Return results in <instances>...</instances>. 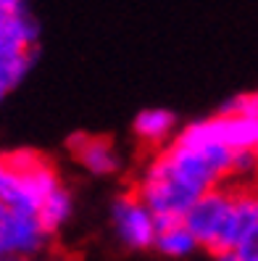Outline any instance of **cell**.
<instances>
[{
  "mask_svg": "<svg viewBox=\"0 0 258 261\" xmlns=\"http://www.w3.org/2000/svg\"><path fill=\"white\" fill-rule=\"evenodd\" d=\"M253 172H255V148L232 150L230 177H253Z\"/></svg>",
  "mask_w": 258,
  "mask_h": 261,
  "instance_id": "11",
  "label": "cell"
},
{
  "mask_svg": "<svg viewBox=\"0 0 258 261\" xmlns=\"http://www.w3.org/2000/svg\"><path fill=\"white\" fill-rule=\"evenodd\" d=\"M6 16H8V11H3V8H0V27L6 24Z\"/></svg>",
  "mask_w": 258,
  "mask_h": 261,
  "instance_id": "16",
  "label": "cell"
},
{
  "mask_svg": "<svg viewBox=\"0 0 258 261\" xmlns=\"http://www.w3.org/2000/svg\"><path fill=\"white\" fill-rule=\"evenodd\" d=\"M24 261H29V258H24Z\"/></svg>",
  "mask_w": 258,
  "mask_h": 261,
  "instance_id": "19",
  "label": "cell"
},
{
  "mask_svg": "<svg viewBox=\"0 0 258 261\" xmlns=\"http://www.w3.org/2000/svg\"><path fill=\"white\" fill-rule=\"evenodd\" d=\"M200 135L211 137L232 150L240 148H255L258 143V116H235V114H219L203 121H195Z\"/></svg>",
  "mask_w": 258,
  "mask_h": 261,
  "instance_id": "5",
  "label": "cell"
},
{
  "mask_svg": "<svg viewBox=\"0 0 258 261\" xmlns=\"http://www.w3.org/2000/svg\"><path fill=\"white\" fill-rule=\"evenodd\" d=\"M3 98H6V90H3V87H0V103H3Z\"/></svg>",
  "mask_w": 258,
  "mask_h": 261,
  "instance_id": "17",
  "label": "cell"
},
{
  "mask_svg": "<svg viewBox=\"0 0 258 261\" xmlns=\"http://www.w3.org/2000/svg\"><path fill=\"white\" fill-rule=\"evenodd\" d=\"M48 238L50 235L40 227L37 217L11 211L8 206L0 203V245H3L8 258L37 256L45 248Z\"/></svg>",
  "mask_w": 258,
  "mask_h": 261,
  "instance_id": "3",
  "label": "cell"
},
{
  "mask_svg": "<svg viewBox=\"0 0 258 261\" xmlns=\"http://www.w3.org/2000/svg\"><path fill=\"white\" fill-rule=\"evenodd\" d=\"M35 61H37V48L16 50V48L0 45V87H3L6 93L13 87H19V82L29 74Z\"/></svg>",
  "mask_w": 258,
  "mask_h": 261,
  "instance_id": "10",
  "label": "cell"
},
{
  "mask_svg": "<svg viewBox=\"0 0 258 261\" xmlns=\"http://www.w3.org/2000/svg\"><path fill=\"white\" fill-rule=\"evenodd\" d=\"M3 261H16V258H3Z\"/></svg>",
  "mask_w": 258,
  "mask_h": 261,
  "instance_id": "18",
  "label": "cell"
},
{
  "mask_svg": "<svg viewBox=\"0 0 258 261\" xmlns=\"http://www.w3.org/2000/svg\"><path fill=\"white\" fill-rule=\"evenodd\" d=\"M232 253H235L237 261H258V232L242 238L232 248Z\"/></svg>",
  "mask_w": 258,
  "mask_h": 261,
  "instance_id": "13",
  "label": "cell"
},
{
  "mask_svg": "<svg viewBox=\"0 0 258 261\" xmlns=\"http://www.w3.org/2000/svg\"><path fill=\"white\" fill-rule=\"evenodd\" d=\"M134 135L140 143L163 145L177 129V116L169 109H145L134 119Z\"/></svg>",
  "mask_w": 258,
  "mask_h": 261,
  "instance_id": "8",
  "label": "cell"
},
{
  "mask_svg": "<svg viewBox=\"0 0 258 261\" xmlns=\"http://www.w3.org/2000/svg\"><path fill=\"white\" fill-rule=\"evenodd\" d=\"M71 214H74V198H71V193L61 185H58L42 198V203H40V208H37V222H40V227L45 229L48 235H55L61 227H64L69 219H71Z\"/></svg>",
  "mask_w": 258,
  "mask_h": 261,
  "instance_id": "7",
  "label": "cell"
},
{
  "mask_svg": "<svg viewBox=\"0 0 258 261\" xmlns=\"http://www.w3.org/2000/svg\"><path fill=\"white\" fill-rule=\"evenodd\" d=\"M255 232H258V201H255V195L248 188H235L230 214H226V219H224L221 235L216 240V248L211 253L232 251L242 238L255 235Z\"/></svg>",
  "mask_w": 258,
  "mask_h": 261,
  "instance_id": "4",
  "label": "cell"
},
{
  "mask_svg": "<svg viewBox=\"0 0 258 261\" xmlns=\"http://www.w3.org/2000/svg\"><path fill=\"white\" fill-rule=\"evenodd\" d=\"M71 153L77 164H82L90 174L95 177H111L121 169V156L111 140L105 137H90V135H77L71 140Z\"/></svg>",
  "mask_w": 258,
  "mask_h": 261,
  "instance_id": "6",
  "label": "cell"
},
{
  "mask_svg": "<svg viewBox=\"0 0 258 261\" xmlns=\"http://www.w3.org/2000/svg\"><path fill=\"white\" fill-rule=\"evenodd\" d=\"M111 222L116 229V238L124 243V248L129 251H145L153 248L156 238V219L134 193L119 195L111 206Z\"/></svg>",
  "mask_w": 258,
  "mask_h": 261,
  "instance_id": "2",
  "label": "cell"
},
{
  "mask_svg": "<svg viewBox=\"0 0 258 261\" xmlns=\"http://www.w3.org/2000/svg\"><path fill=\"white\" fill-rule=\"evenodd\" d=\"M219 114H235V116H258V98L255 95H237L221 106Z\"/></svg>",
  "mask_w": 258,
  "mask_h": 261,
  "instance_id": "12",
  "label": "cell"
},
{
  "mask_svg": "<svg viewBox=\"0 0 258 261\" xmlns=\"http://www.w3.org/2000/svg\"><path fill=\"white\" fill-rule=\"evenodd\" d=\"M214 261H237L232 251H216L214 253Z\"/></svg>",
  "mask_w": 258,
  "mask_h": 261,
  "instance_id": "15",
  "label": "cell"
},
{
  "mask_svg": "<svg viewBox=\"0 0 258 261\" xmlns=\"http://www.w3.org/2000/svg\"><path fill=\"white\" fill-rule=\"evenodd\" d=\"M0 8L8 11V13H13V11L24 8V0H0Z\"/></svg>",
  "mask_w": 258,
  "mask_h": 261,
  "instance_id": "14",
  "label": "cell"
},
{
  "mask_svg": "<svg viewBox=\"0 0 258 261\" xmlns=\"http://www.w3.org/2000/svg\"><path fill=\"white\" fill-rule=\"evenodd\" d=\"M232 190L235 188H224V182L206 190L203 195L195 198L192 206L182 217V224L190 229V235L198 240L200 248H208V251L216 248L224 219H226L230 206H232Z\"/></svg>",
  "mask_w": 258,
  "mask_h": 261,
  "instance_id": "1",
  "label": "cell"
},
{
  "mask_svg": "<svg viewBox=\"0 0 258 261\" xmlns=\"http://www.w3.org/2000/svg\"><path fill=\"white\" fill-rule=\"evenodd\" d=\"M153 248L161 253V256H169V258H187L192 256L195 251L200 248L198 240L190 235V229L179 222L163 227V229H156V238H153Z\"/></svg>",
  "mask_w": 258,
  "mask_h": 261,
  "instance_id": "9",
  "label": "cell"
}]
</instances>
